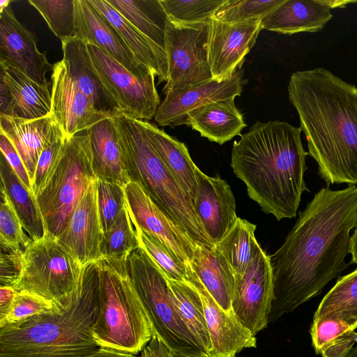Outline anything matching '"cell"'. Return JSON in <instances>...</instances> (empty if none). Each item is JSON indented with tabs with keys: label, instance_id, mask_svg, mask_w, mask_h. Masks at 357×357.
<instances>
[{
	"label": "cell",
	"instance_id": "cell-26",
	"mask_svg": "<svg viewBox=\"0 0 357 357\" xmlns=\"http://www.w3.org/2000/svg\"><path fill=\"white\" fill-rule=\"evenodd\" d=\"M98 178L123 187L129 183L114 118H107L84 130Z\"/></svg>",
	"mask_w": 357,
	"mask_h": 357
},
{
	"label": "cell",
	"instance_id": "cell-38",
	"mask_svg": "<svg viewBox=\"0 0 357 357\" xmlns=\"http://www.w3.org/2000/svg\"><path fill=\"white\" fill-rule=\"evenodd\" d=\"M61 41L75 38V0H29Z\"/></svg>",
	"mask_w": 357,
	"mask_h": 357
},
{
	"label": "cell",
	"instance_id": "cell-12",
	"mask_svg": "<svg viewBox=\"0 0 357 357\" xmlns=\"http://www.w3.org/2000/svg\"><path fill=\"white\" fill-rule=\"evenodd\" d=\"M273 291L269 257L258 244L245 271L235 275L231 310L255 335L268 324Z\"/></svg>",
	"mask_w": 357,
	"mask_h": 357
},
{
	"label": "cell",
	"instance_id": "cell-29",
	"mask_svg": "<svg viewBox=\"0 0 357 357\" xmlns=\"http://www.w3.org/2000/svg\"><path fill=\"white\" fill-rule=\"evenodd\" d=\"M89 1L115 28L135 57L154 72L158 83L167 82L165 52L132 26L107 0Z\"/></svg>",
	"mask_w": 357,
	"mask_h": 357
},
{
	"label": "cell",
	"instance_id": "cell-19",
	"mask_svg": "<svg viewBox=\"0 0 357 357\" xmlns=\"http://www.w3.org/2000/svg\"><path fill=\"white\" fill-rule=\"evenodd\" d=\"M50 87L40 85L8 62L0 59V112L33 120L52 114Z\"/></svg>",
	"mask_w": 357,
	"mask_h": 357
},
{
	"label": "cell",
	"instance_id": "cell-40",
	"mask_svg": "<svg viewBox=\"0 0 357 357\" xmlns=\"http://www.w3.org/2000/svg\"><path fill=\"white\" fill-rule=\"evenodd\" d=\"M284 0H227L213 18L223 22L238 23L261 20Z\"/></svg>",
	"mask_w": 357,
	"mask_h": 357
},
{
	"label": "cell",
	"instance_id": "cell-35",
	"mask_svg": "<svg viewBox=\"0 0 357 357\" xmlns=\"http://www.w3.org/2000/svg\"><path fill=\"white\" fill-rule=\"evenodd\" d=\"M326 316L357 326V268L338 278L322 298L313 319Z\"/></svg>",
	"mask_w": 357,
	"mask_h": 357
},
{
	"label": "cell",
	"instance_id": "cell-47",
	"mask_svg": "<svg viewBox=\"0 0 357 357\" xmlns=\"http://www.w3.org/2000/svg\"><path fill=\"white\" fill-rule=\"evenodd\" d=\"M0 149L1 154L19 179L28 190L33 192L28 172L20 155L8 138L1 132H0Z\"/></svg>",
	"mask_w": 357,
	"mask_h": 357
},
{
	"label": "cell",
	"instance_id": "cell-54",
	"mask_svg": "<svg viewBox=\"0 0 357 357\" xmlns=\"http://www.w3.org/2000/svg\"><path fill=\"white\" fill-rule=\"evenodd\" d=\"M11 3L10 0H1L0 1V12L3 11L5 8L9 6Z\"/></svg>",
	"mask_w": 357,
	"mask_h": 357
},
{
	"label": "cell",
	"instance_id": "cell-43",
	"mask_svg": "<svg viewBox=\"0 0 357 357\" xmlns=\"http://www.w3.org/2000/svg\"><path fill=\"white\" fill-rule=\"evenodd\" d=\"M97 197L100 219L103 232L115 222L126 205L124 187L98 178Z\"/></svg>",
	"mask_w": 357,
	"mask_h": 357
},
{
	"label": "cell",
	"instance_id": "cell-48",
	"mask_svg": "<svg viewBox=\"0 0 357 357\" xmlns=\"http://www.w3.org/2000/svg\"><path fill=\"white\" fill-rule=\"evenodd\" d=\"M355 344V331H349L326 346L321 352V355L322 357H347Z\"/></svg>",
	"mask_w": 357,
	"mask_h": 357
},
{
	"label": "cell",
	"instance_id": "cell-28",
	"mask_svg": "<svg viewBox=\"0 0 357 357\" xmlns=\"http://www.w3.org/2000/svg\"><path fill=\"white\" fill-rule=\"evenodd\" d=\"M185 125L219 144L236 135L241 136L247 126L243 114L236 107L234 99L211 102L189 112Z\"/></svg>",
	"mask_w": 357,
	"mask_h": 357
},
{
	"label": "cell",
	"instance_id": "cell-34",
	"mask_svg": "<svg viewBox=\"0 0 357 357\" xmlns=\"http://www.w3.org/2000/svg\"><path fill=\"white\" fill-rule=\"evenodd\" d=\"M255 225L238 217L227 234L215 245L235 275L243 273L253 257L259 244L255 236Z\"/></svg>",
	"mask_w": 357,
	"mask_h": 357
},
{
	"label": "cell",
	"instance_id": "cell-56",
	"mask_svg": "<svg viewBox=\"0 0 357 357\" xmlns=\"http://www.w3.org/2000/svg\"><path fill=\"white\" fill-rule=\"evenodd\" d=\"M355 340H356V343L357 344V333L355 331Z\"/></svg>",
	"mask_w": 357,
	"mask_h": 357
},
{
	"label": "cell",
	"instance_id": "cell-49",
	"mask_svg": "<svg viewBox=\"0 0 357 357\" xmlns=\"http://www.w3.org/2000/svg\"><path fill=\"white\" fill-rule=\"evenodd\" d=\"M172 349L156 335H152L149 342L140 352L139 357H171Z\"/></svg>",
	"mask_w": 357,
	"mask_h": 357
},
{
	"label": "cell",
	"instance_id": "cell-20",
	"mask_svg": "<svg viewBox=\"0 0 357 357\" xmlns=\"http://www.w3.org/2000/svg\"><path fill=\"white\" fill-rule=\"evenodd\" d=\"M243 77V70L239 69L225 81L212 79L185 91L168 93L155 113V121L163 127L183 125L189 112L211 102L240 96Z\"/></svg>",
	"mask_w": 357,
	"mask_h": 357
},
{
	"label": "cell",
	"instance_id": "cell-21",
	"mask_svg": "<svg viewBox=\"0 0 357 357\" xmlns=\"http://www.w3.org/2000/svg\"><path fill=\"white\" fill-rule=\"evenodd\" d=\"M75 38L102 50L136 76L155 75L135 57L115 28L89 0H75Z\"/></svg>",
	"mask_w": 357,
	"mask_h": 357
},
{
	"label": "cell",
	"instance_id": "cell-39",
	"mask_svg": "<svg viewBox=\"0 0 357 357\" xmlns=\"http://www.w3.org/2000/svg\"><path fill=\"white\" fill-rule=\"evenodd\" d=\"M227 0H160L167 20L179 24L208 22Z\"/></svg>",
	"mask_w": 357,
	"mask_h": 357
},
{
	"label": "cell",
	"instance_id": "cell-33",
	"mask_svg": "<svg viewBox=\"0 0 357 357\" xmlns=\"http://www.w3.org/2000/svg\"><path fill=\"white\" fill-rule=\"evenodd\" d=\"M171 298L181 320L197 344L208 354L211 347L203 304L197 289L188 282L168 279Z\"/></svg>",
	"mask_w": 357,
	"mask_h": 357
},
{
	"label": "cell",
	"instance_id": "cell-51",
	"mask_svg": "<svg viewBox=\"0 0 357 357\" xmlns=\"http://www.w3.org/2000/svg\"><path fill=\"white\" fill-rule=\"evenodd\" d=\"M86 357H138L135 354L109 348L98 347Z\"/></svg>",
	"mask_w": 357,
	"mask_h": 357
},
{
	"label": "cell",
	"instance_id": "cell-23",
	"mask_svg": "<svg viewBox=\"0 0 357 357\" xmlns=\"http://www.w3.org/2000/svg\"><path fill=\"white\" fill-rule=\"evenodd\" d=\"M61 43L62 60L78 89L101 112L111 118L122 114L119 105L104 85L93 65L86 42L73 38Z\"/></svg>",
	"mask_w": 357,
	"mask_h": 357
},
{
	"label": "cell",
	"instance_id": "cell-2",
	"mask_svg": "<svg viewBox=\"0 0 357 357\" xmlns=\"http://www.w3.org/2000/svg\"><path fill=\"white\" fill-rule=\"evenodd\" d=\"M288 94L328 187L357 184V87L324 68L294 73Z\"/></svg>",
	"mask_w": 357,
	"mask_h": 357
},
{
	"label": "cell",
	"instance_id": "cell-55",
	"mask_svg": "<svg viewBox=\"0 0 357 357\" xmlns=\"http://www.w3.org/2000/svg\"><path fill=\"white\" fill-rule=\"evenodd\" d=\"M347 357H357V346L353 348L350 354Z\"/></svg>",
	"mask_w": 357,
	"mask_h": 357
},
{
	"label": "cell",
	"instance_id": "cell-25",
	"mask_svg": "<svg viewBox=\"0 0 357 357\" xmlns=\"http://www.w3.org/2000/svg\"><path fill=\"white\" fill-rule=\"evenodd\" d=\"M326 0H284L261 20V29L291 35L322 30L333 15Z\"/></svg>",
	"mask_w": 357,
	"mask_h": 357
},
{
	"label": "cell",
	"instance_id": "cell-45",
	"mask_svg": "<svg viewBox=\"0 0 357 357\" xmlns=\"http://www.w3.org/2000/svg\"><path fill=\"white\" fill-rule=\"evenodd\" d=\"M66 135L61 127L43 150L37 162L31 187L36 196L53 167L61 150Z\"/></svg>",
	"mask_w": 357,
	"mask_h": 357
},
{
	"label": "cell",
	"instance_id": "cell-32",
	"mask_svg": "<svg viewBox=\"0 0 357 357\" xmlns=\"http://www.w3.org/2000/svg\"><path fill=\"white\" fill-rule=\"evenodd\" d=\"M126 20L165 52L167 20L160 0H107Z\"/></svg>",
	"mask_w": 357,
	"mask_h": 357
},
{
	"label": "cell",
	"instance_id": "cell-24",
	"mask_svg": "<svg viewBox=\"0 0 357 357\" xmlns=\"http://www.w3.org/2000/svg\"><path fill=\"white\" fill-rule=\"evenodd\" d=\"M59 128L52 114L33 120L0 115V132L8 138L20 155L31 185L39 157Z\"/></svg>",
	"mask_w": 357,
	"mask_h": 357
},
{
	"label": "cell",
	"instance_id": "cell-22",
	"mask_svg": "<svg viewBox=\"0 0 357 357\" xmlns=\"http://www.w3.org/2000/svg\"><path fill=\"white\" fill-rule=\"evenodd\" d=\"M197 180L194 209L204 232L215 245L238 218L235 198L230 185L218 176H207L198 169Z\"/></svg>",
	"mask_w": 357,
	"mask_h": 357
},
{
	"label": "cell",
	"instance_id": "cell-27",
	"mask_svg": "<svg viewBox=\"0 0 357 357\" xmlns=\"http://www.w3.org/2000/svg\"><path fill=\"white\" fill-rule=\"evenodd\" d=\"M138 122L166 167L194 205L199 168L191 158L187 146L156 125L145 121L138 120Z\"/></svg>",
	"mask_w": 357,
	"mask_h": 357
},
{
	"label": "cell",
	"instance_id": "cell-44",
	"mask_svg": "<svg viewBox=\"0 0 357 357\" xmlns=\"http://www.w3.org/2000/svg\"><path fill=\"white\" fill-rule=\"evenodd\" d=\"M357 326L335 317L313 319L310 328L312 344L317 354L342 335L355 331Z\"/></svg>",
	"mask_w": 357,
	"mask_h": 357
},
{
	"label": "cell",
	"instance_id": "cell-36",
	"mask_svg": "<svg viewBox=\"0 0 357 357\" xmlns=\"http://www.w3.org/2000/svg\"><path fill=\"white\" fill-rule=\"evenodd\" d=\"M139 248L136 230L126 205L115 222L103 234L101 259L127 260Z\"/></svg>",
	"mask_w": 357,
	"mask_h": 357
},
{
	"label": "cell",
	"instance_id": "cell-8",
	"mask_svg": "<svg viewBox=\"0 0 357 357\" xmlns=\"http://www.w3.org/2000/svg\"><path fill=\"white\" fill-rule=\"evenodd\" d=\"M126 268L153 333L174 352L206 354L179 317L167 277L146 252L140 248L133 251L126 260Z\"/></svg>",
	"mask_w": 357,
	"mask_h": 357
},
{
	"label": "cell",
	"instance_id": "cell-18",
	"mask_svg": "<svg viewBox=\"0 0 357 357\" xmlns=\"http://www.w3.org/2000/svg\"><path fill=\"white\" fill-rule=\"evenodd\" d=\"M198 291L203 304L210 335L211 357H235L243 349L256 347L255 335L237 319L233 311L225 310L211 296L192 268L188 281Z\"/></svg>",
	"mask_w": 357,
	"mask_h": 357
},
{
	"label": "cell",
	"instance_id": "cell-10",
	"mask_svg": "<svg viewBox=\"0 0 357 357\" xmlns=\"http://www.w3.org/2000/svg\"><path fill=\"white\" fill-rule=\"evenodd\" d=\"M208 22L179 24L167 20L165 45L168 65L165 95L213 79L208 56Z\"/></svg>",
	"mask_w": 357,
	"mask_h": 357
},
{
	"label": "cell",
	"instance_id": "cell-31",
	"mask_svg": "<svg viewBox=\"0 0 357 357\" xmlns=\"http://www.w3.org/2000/svg\"><path fill=\"white\" fill-rule=\"evenodd\" d=\"M1 189L10 200L24 231L36 241L46 234V228L34 194L28 190L1 154L0 159Z\"/></svg>",
	"mask_w": 357,
	"mask_h": 357
},
{
	"label": "cell",
	"instance_id": "cell-11",
	"mask_svg": "<svg viewBox=\"0 0 357 357\" xmlns=\"http://www.w3.org/2000/svg\"><path fill=\"white\" fill-rule=\"evenodd\" d=\"M93 65L122 114L136 120L152 119L160 105L155 75L140 78L93 45L87 44Z\"/></svg>",
	"mask_w": 357,
	"mask_h": 357
},
{
	"label": "cell",
	"instance_id": "cell-3",
	"mask_svg": "<svg viewBox=\"0 0 357 357\" xmlns=\"http://www.w3.org/2000/svg\"><path fill=\"white\" fill-rule=\"evenodd\" d=\"M301 131L279 120L257 121L231 149V167L249 197L278 220L296 217L303 193L310 192Z\"/></svg>",
	"mask_w": 357,
	"mask_h": 357
},
{
	"label": "cell",
	"instance_id": "cell-53",
	"mask_svg": "<svg viewBox=\"0 0 357 357\" xmlns=\"http://www.w3.org/2000/svg\"><path fill=\"white\" fill-rule=\"evenodd\" d=\"M171 357H211L207 354H203L200 355H186L176 352H172Z\"/></svg>",
	"mask_w": 357,
	"mask_h": 357
},
{
	"label": "cell",
	"instance_id": "cell-1",
	"mask_svg": "<svg viewBox=\"0 0 357 357\" xmlns=\"http://www.w3.org/2000/svg\"><path fill=\"white\" fill-rule=\"evenodd\" d=\"M356 226V185L315 193L283 244L268 255L273 282L268 323L320 294L349 267L345 258Z\"/></svg>",
	"mask_w": 357,
	"mask_h": 357
},
{
	"label": "cell",
	"instance_id": "cell-46",
	"mask_svg": "<svg viewBox=\"0 0 357 357\" xmlns=\"http://www.w3.org/2000/svg\"><path fill=\"white\" fill-rule=\"evenodd\" d=\"M1 286L14 287L21 271L23 251L15 252L1 248Z\"/></svg>",
	"mask_w": 357,
	"mask_h": 357
},
{
	"label": "cell",
	"instance_id": "cell-15",
	"mask_svg": "<svg viewBox=\"0 0 357 357\" xmlns=\"http://www.w3.org/2000/svg\"><path fill=\"white\" fill-rule=\"evenodd\" d=\"M96 181L89 185L67 225L56 238L82 267L101 259L104 232L98 211Z\"/></svg>",
	"mask_w": 357,
	"mask_h": 357
},
{
	"label": "cell",
	"instance_id": "cell-5",
	"mask_svg": "<svg viewBox=\"0 0 357 357\" xmlns=\"http://www.w3.org/2000/svg\"><path fill=\"white\" fill-rule=\"evenodd\" d=\"M114 120L130 181L139 185L196 245L214 248L191 201L151 145L138 120L123 114Z\"/></svg>",
	"mask_w": 357,
	"mask_h": 357
},
{
	"label": "cell",
	"instance_id": "cell-6",
	"mask_svg": "<svg viewBox=\"0 0 357 357\" xmlns=\"http://www.w3.org/2000/svg\"><path fill=\"white\" fill-rule=\"evenodd\" d=\"M98 310L92 328L100 347L137 354L153 332L129 277L126 260L100 259Z\"/></svg>",
	"mask_w": 357,
	"mask_h": 357
},
{
	"label": "cell",
	"instance_id": "cell-14",
	"mask_svg": "<svg viewBox=\"0 0 357 357\" xmlns=\"http://www.w3.org/2000/svg\"><path fill=\"white\" fill-rule=\"evenodd\" d=\"M126 205L134 225L156 238L182 261L190 264L198 246L133 181L125 187Z\"/></svg>",
	"mask_w": 357,
	"mask_h": 357
},
{
	"label": "cell",
	"instance_id": "cell-9",
	"mask_svg": "<svg viewBox=\"0 0 357 357\" xmlns=\"http://www.w3.org/2000/svg\"><path fill=\"white\" fill-rule=\"evenodd\" d=\"M83 267L46 232L31 240L22 255L21 271L14 288L59 301L77 287Z\"/></svg>",
	"mask_w": 357,
	"mask_h": 357
},
{
	"label": "cell",
	"instance_id": "cell-17",
	"mask_svg": "<svg viewBox=\"0 0 357 357\" xmlns=\"http://www.w3.org/2000/svg\"><path fill=\"white\" fill-rule=\"evenodd\" d=\"M37 38L16 18L10 5L0 12V59L8 62L37 84L50 87L46 73L53 65L36 45Z\"/></svg>",
	"mask_w": 357,
	"mask_h": 357
},
{
	"label": "cell",
	"instance_id": "cell-52",
	"mask_svg": "<svg viewBox=\"0 0 357 357\" xmlns=\"http://www.w3.org/2000/svg\"><path fill=\"white\" fill-rule=\"evenodd\" d=\"M348 253H349L351 257L350 264L357 265V226L355 227L351 236H350Z\"/></svg>",
	"mask_w": 357,
	"mask_h": 357
},
{
	"label": "cell",
	"instance_id": "cell-13",
	"mask_svg": "<svg viewBox=\"0 0 357 357\" xmlns=\"http://www.w3.org/2000/svg\"><path fill=\"white\" fill-rule=\"evenodd\" d=\"M261 30V20L227 23L210 20L207 45L213 79L225 81L241 69Z\"/></svg>",
	"mask_w": 357,
	"mask_h": 357
},
{
	"label": "cell",
	"instance_id": "cell-41",
	"mask_svg": "<svg viewBox=\"0 0 357 357\" xmlns=\"http://www.w3.org/2000/svg\"><path fill=\"white\" fill-rule=\"evenodd\" d=\"M0 241L1 248L23 251L31 239L24 229L8 195L1 189Z\"/></svg>",
	"mask_w": 357,
	"mask_h": 357
},
{
	"label": "cell",
	"instance_id": "cell-42",
	"mask_svg": "<svg viewBox=\"0 0 357 357\" xmlns=\"http://www.w3.org/2000/svg\"><path fill=\"white\" fill-rule=\"evenodd\" d=\"M60 307L52 301L26 291H18L7 315L0 320V328L16 324L39 314L54 312Z\"/></svg>",
	"mask_w": 357,
	"mask_h": 357
},
{
	"label": "cell",
	"instance_id": "cell-16",
	"mask_svg": "<svg viewBox=\"0 0 357 357\" xmlns=\"http://www.w3.org/2000/svg\"><path fill=\"white\" fill-rule=\"evenodd\" d=\"M52 71V114L66 136L74 135L111 118L99 111L78 89L63 60L53 64Z\"/></svg>",
	"mask_w": 357,
	"mask_h": 357
},
{
	"label": "cell",
	"instance_id": "cell-4",
	"mask_svg": "<svg viewBox=\"0 0 357 357\" xmlns=\"http://www.w3.org/2000/svg\"><path fill=\"white\" fill-rule=\"evenodd\" d=\"M97 262L83 267L58 310L0 328V357H86L99 347L92 328L98 310Z\"/></svg>",
	"mask_w": 357,
	"mask_h": 357
},
{
	"label": "cell",
	"instance_id": "cell-50",
	"mask_svg": "<svg viewBox=\"0 0 357 357\" xmlns=\"http://www.w3.org/2000/svg\"><path fill=\"white\" fill-rule=\"evenodd\" d=\"M17 291L13 287H0V320L8 313Z\"/></svg>",
	"mask_w": 357,
	"mask_h": 357
},
{
	"label": "cell",
	"instance_id": "cell-30",
	"mask_svg": "<svg viewBox=\"0 0 357 357\" xmlns=\"http://www.w3.org/2000/svg\"><path fill=\"white\" fill-rule=\"evenodd\" d=\"M190 265L215 301L232 311L235 274L223 255L215 248L197 247Z\"/></svg>",
	"mask_w": 357,
	"mask_h": 357
},
{
	"label": "cell",
	"instance_id": "cell-7",
	"mask_svg": "<svg viewBox=\"0 0 357 357\" xmlns=\"http://www.w3.org/2000/svg\"><path fill=\"white\" fill-rule=\"evenodd\" d=\"M98 179L84 131L66 136L60 153L36 198L46 232L57 238L93 181Z\"/></svg>",
	"mask_w": 357,
	"mask_h": 357
},
{
	"label": "cell",
	"instance_id": "cell-37",
	"mask_svg": "<svg viewBox=\"0 0 357 357\" xmlns=\"http://www.w3.org/2000/svg\"><path fill=\"white\" fill-rule=\"evenodd\" d=\"M134 225V224H133ZM139 248L151 258L167 278L187 282L191 266L180 259L167 246L134 225Z\"/></svg>",
	"mask_w": 357,
	"mask_h": 357
}]
</instances>
